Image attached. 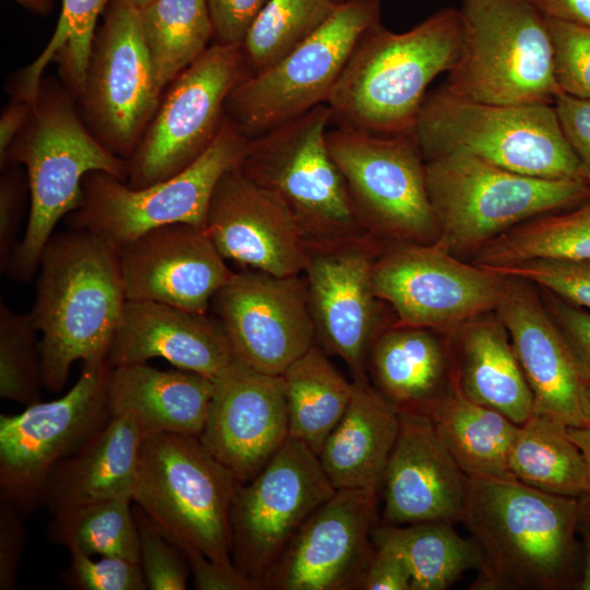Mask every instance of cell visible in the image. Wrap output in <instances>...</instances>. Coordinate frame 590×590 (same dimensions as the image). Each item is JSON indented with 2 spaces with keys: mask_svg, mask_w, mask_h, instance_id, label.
Here are the masks:
<instances>
[{
  "mask_svg": "<svg viewBox=\"0 0 590 590\" xmlns=\"http://www.w3.org/2000/svg\"><path fill=\"white\" fill-rule=\"evenodd\" d=\"M579 498L515 477L469 479L461 521L482 553L474 590H554L570 586Z\"/></svg>",
  "mask_w": 590,
  "mask_h": 590,
  "instance_id": "cell-1",
  "label": "cell"
},
{
  "mask_svg": "<svg viewBox=\"0 0 590 590\" xmlns=\"http://www.w3.org/2000/svg\"><path fill=\"white\" fill-rule=\"evenodd\" d=\"M38 269L30 314L42 333L44 388L59 392L74 362L107 359L127 298L116 249L86 231L52 235Z\"/></svg>",
  "mask_w": 590,
  "mask_h": 590,
  "instance_id": "cell-2",
  "label": "cell"
},
{
  "mask_svg": "<svg viewBox=\"0 0 590 590\" xmlns=\"http://www.w3.org/2000/svg\"><path fill=\"white\" fill-rule=\"evenodd\" d=\"M73 101L63 84L43 79L27 123L0 160L1 168L23 165L28 184L25 232L5 270L20 282H28L38 270L57 223L80 208L88 173L105 172L125 182L128 179V161L96 139Z\"/></svg>",
  "mask_w": 590,
  "mask_h": 590,
  "instance_id": "cell-3",
  "label": "cell"
},
{
  "mask_svg": "<svg viewBox=\"0 0 590 590\" xmlns=\"http://www.w3.org/2000/svg\"><path fill=\"white\" fill-rule=\"evenodd\" d=\"M460 9H441L406 32L380 23L361 37L327 102L332 119L377 134L413 132L429 83L455 66Z\"/></svg>",
  "mask_w": 590,
  "mask_h": 590,
  "instance_id": "cell-4",
  "label": "cell"
},
{
  "mask_svg": "<svg viewBox=\"0 0 590 590\" xmlns=\"http://www.w3.org/2000/svg\"><path fill=\"white\" fill-rule=\"evenodd\" d=\"M413 133L426 161L464 153L521 175L590 182L553 104L479 103L441 86L426 95Z\"/></svg>",
  "mask_w": 590,
  "mask_h": 590,
  "instance_id": "cell-5",
  "label": "cell"
},
{
  "mask_svg": "<svg viewBox=\"0 0 590 590\" xmlns=\"http://www.w3.org/2000/svg\"><path fill=\"white\" fill-rule=\"evenodd\" d=\"M457 61L442 87L468 101L554 104L553 46L530 0H463Z\"/></svg>",
  "mask_w": 590,
  "mask_h": 590,
  "instance_id": "cell-6",
  "label": "cell"
},
{
  "mask_svg": "<svg viewBox=\"0 0 590 590\" xmlns=\"http://www.w3.org/2000/svg\"><path fill=\"white\" fill-rule=\"evenodd\" d=\"M425 173L435 243L450 252L477 250L521 223L590 199V182L521 175L464 153L429 158Z\"/></svg>",
  "mask_w": 590,
  "mask_h": 590,
  "instance_id": "cell-7",
  "label": "cell"
},
{
  "mask_svg": "<svg viewBox=\"0 0 590 590\" xmlns=\"http://www.w3.org/2000/svg\"><path fill=\"white\" fill-rule=\"evenodd\" d=\"M332 110L321 104L249 139L240 168L290 211L309 247L367 234L328 148Z\"/></svg>",
  "mask_w": 590,
  "mask_h": 590,
  "instance_id": "cell-8",
  "label": "cell"
},
{
  "mask_svg": "<svg viewBox=\"0 0 590 590\" xmlns=\"http://www.w3.org/2000/svg\"><path fill=\"white\" fill-rule=\"evenodd\" d=\"M238 483L199 437L158 433L141 442L132 500L178 546L231 565V509Z\"/></svg>",
  "mask_w": 590,
  "mask_h": 590,
  "instance_id": "cell-9",
  "label": "cell"
},
{
  "mask_svg": "<svg viewBox=\"0 0 590 590\" xmlns=\"http://www.w3.org/2000/svg\"><path fill=\"white\" fill-rule=\"evenodd\" d=\"M249 139L225 115L209 148L165 180L135 189L108 173H88L82 184V203L68 215L69 227L92 233L115 249L168 224L204 227L219 180L240 164Z\"/></svg>",
  "mask_w": 590,
  "mask_h": 590,
  "instance_id": "cell-10",
  "label": "cell"
},
{
  "mask_svg": "<svg viewBox=\"0 0 590 590\" xmlns=\"http://www.w3.org/2000/svg\"><path fill=\"white\" fill-rule=\"evenodd\" d=\"M327 142L367 235L379 243L437 240L425 158L413 132L377 134L339 125L328 130Z\"/></svg>",
  "mask_w": 590,
  "mask_h": 590,
  "instance_id": "cell-11",
  "label": "cell"
},
{
  "mask_svg": "<svg viewBox=\"0 0 590 590\" xmlns=\"http://www.w3.org/2000/svg\"><path fill=\"white\" fill-rule=\"evenodd\" d=\"M381 22V0H345L304 43L244 79L225 114L249 138L327 104L364 33Z\"/></svg>",
  "mask_w": 590,
  "mask_h": 590,
  "instance_id": "cell-12",
  "label": "cell"
},
{
  "mask_svg": "<svg viewBox=\"0 0 590 590\" xmlns=\"http://www.w3.org/2000/svg\"><path fill=\"white\" fill-rule=\"evenodd\" d=\"M108 361L83 364L62 397L0 415V497L23 516L40 505L54 468L76 452L109 421Z\"/></svg>",
  "mask_w": 590,
  "mask_h": 590,
  "instance_id": "cell-13",
  "label": "cell"
},
{
  "mask_svg": "<svg viewBox=\"0 0 590 590\" xmlns=\"http://www.w3.org/2000/svg\"><path fill=\"white\" fill-rule=\"evenodd\" d=\"M248 75L240 46L211 45L170 83L128 160L126 184L143 188L192 164L215 139L231 92Z\"/></svg>",
  "mask_w": 590,
  "mask_h": 590,
  "instance_id": "cell-14",
  "label": "cell"
},
{
  "mask_svg": "<svg viewBox=\"0 0 590 590\" xmlns=\"http://www.w3.org/2000/svg\"><path fill=\"white\" fill-rule=\"evenodd\" d=\"M139 9L110 0L96 31L81 101L86 126L113 154L129 160L162 101Z\"/></svg>",
  "mask_w": 590,
  "mask_h": 590,
  "instance_id": "cell-15",
  "label": "cell"
},
{
  "mask_svg": "<svg viewBox=\"0 0 590 590\" xmlns=\"http://www.w3.org/2000/svg\"><path fill=\"white\" fill-rule=\"evenodd\" d=\"M335 491L318 456L290 437L256 476L238 483L231 556L256 590L304 521Z\"/></svg>",
  "mask_w": 590,
  "mask_h": 590,
  "instance_id": "cell-16",
  "label": "cell"
},
{
  "mask_svg": "<svg viewBox=\"0 0 590 590\" xmlns=\"http://www.w3.org/2000/svg\"><path fill=\"white\" fill-rule=\"evenodd\" d=\"M508 279L456 259L437 243H397L373 267L377 297L398 323L450 330L496 309Z\"/></svg>",
  "mask_w": 590,
  "mask_h": 590,
  "instance_id": "cell-17",
  "label": "cell"
},
{
  "mask_svg": "<svg viewBox=\"0 0 590 590\" xmlns=\"http://www.w3.org/2000/svg\"><path fill=\"white\" fill-rule=\"evenodd\" d=\"M211 309L236 356L261 373L282 375L316 344L304 274L233 271Z\"/></svg>",
  "mask_w": 590,
  "mask_h": 590,
  "instance_id": "cell-18",
  "label": "cell"
},
{
  "mask_svg": "<svg viewBox=\"0 0 590 590\" xmlns=\"http://www.w3.org/2000/svg\"><path fill=\"white\" fill-rule=\"evenodd\" d=\"M381 251L369 235L309 247L304 276L316 339L339 356L353 381H368L367 359L376 337L386 328L374 290L373 267Z\"/></svg>",
  "mask_w": 590,
  "mask_h": 590,
  "instance_id": "cell-19",
  "label": "cell"
},
{
  "mask_svg": "<svg viewBox=\"0 0 590 590\" xmlns=\"http://www.w3.org/2000/svg\"><path fill=\"white\" fill-rule=\"evenodd\" d=\"M376 520L377 493L335 491L299 527L261 589H357L374 551Z\"/></svg>",
  "mask_w": 590,
  "mask_h": 590,
  "instance_id": "cell-20",
  "label": "cell"
},
{
  "mask_svg": "<svg viewBox=\"0 0 590 590\" xmlns=\"http://www.w3.org/2000/svg\"><path fill=\"white\" fill-rule=\"evenodd\" d=\"M199 439L239 483L250 481L288 439L282 376L256 370L236 357L213 380Z\"/></svg>",
  "mask_w": 590,
  "mask_h": 590,
  "instance_id": "cell-21",
  "label": "cell"
},
{
  "mask_svg": "<svg viewBox=\"0 0 590 590\" xmlns=\"http://www.w3.org/2000/svg\"><path fill=\"white\" fill-rule=\"evenodd\" d=\"M127 300L208 314L233 271L204 227L174 223L116 248Z\"/></svg>",
  "mask_w": 590,
  "mask_h": 590,
  "instance_id": "cell-22",
  "label": "cell"
},
{
  "mask_svg": "<svg viewBox=\"0 0 590 590\" xmlns=\"http://www.w3.org/2000/svg\"><path fill=\"white\" fill-rule=\"evenodd\" d=\"M204 229L226 261L278 276L303 274L309 246L285 205L240 164L219 180Z\"/></svg>",
  "mask_w": 590,
  "mask_h": 590,
  "instance_id": "cell-23",
  "label": "cell"
},
{
  "mask_svg": "<svg viewBox=\"0 0 590 590\" xmlns=\"http://www.w3.org/2000/svg\"><path fill=\"white\" fill-rule=\"evenodd\" d=\"M399 430L387 461L382 523L461 520L468 477L440 439L428 414L399 412Z\"/></svg>",
  "mask_w": 590,
  "mask_h": 590,
  "instance_id": "cell-24",
  "label": "cell"
},
{
  "mask_svg": "<svg viewBox=\"0 0 590 590\" xmlns=\"http://www.w3.org/2000/svg\"><path fill=\"white\" fill-rule=\"evenodd\" d=\"M496 307L533 396L534 410L586 427L585 371L552 315L526 281L507 278Z\"/></svg>",
  "mask_w": 590,
  "mask_h": 590,
  "instance_id": "cell-25",
  "label": "cell"
},
{
  "mask_svg": "<svg viewBox=\"0 0 590 590\" xmlns=\"http://www.w3.org/2000/svg\"><path fill=\"white\" fill-rule=\"evenodd\" d=\"M236 357L214 316L153 300H127L107 361L119 366L163 358L213 380Z\"/></svg>",
  "mask_w": 590,
  "mask_h": 590,
  "instance_id": "cell-26",
  "label": "cell"
},
{
  "mask_svg": "<svg viewBox=\"0 0 590 590\" xmlns=\"http://www.w3.org/2000/svg\"><path fill=\"white\" fill-rule=\"evenodd\" d=\"M143 438L131 415L111 414L93 438L54 468L40 505L56 516L101 500L132 499Z\"/></svg>",
  "mask_w": 590,
  "mask_h": 590,
  "instance_id": "cell-27",
  "label": "cell"
},
{
  "mask_svg": "<svg viewBox=\"0 0 590 590\" xmlns=\"http://www.w3.org/2000/svg\"><path fill=\"white\" fill-rule=\"evenodd\" d=\"M213 390V381L198 373L161 370L146 363L113 366L107 382L110 413L131 415L144 437L158 433L199 437Z\"/></svg>",
  "mask_w": 590,
  "mask_h": 590,
  "instance_id": "cell-28",
  "label": "cell"
},
{
  "mask_svg": "<svg viewBox=\"0 0 590 590\" xmlns=\"http://www.w3.org/2000/svg\"><path fill=\"white\" fill-rule=\"evenodd\" d=\"M399 422V411L368 381H354L351 402L318 453L337 491L378 493Z\"/></svg>",
  "mask_w": 590,
  "mask_h": 590,
  "instance_id": "cell-29",
  "label": "cell"
},
{
  "mask_svg": "<svg viewBox=\"0 0 590 590\" xmlns=\"http://www.w3.org/2000/svg\"><path fill=\"white\" fill-rule=\"evenodd\" d=\"M368 370L374 388L399 412L429 414L455 389L449 353L428 328L386 327L370 346Z\"/></svg>",
  "mask_w": 590,
  "mask_h": 590,
  "instance_id": "cell-30",
  "label": "cell"
},
{
  "mask_svg": "<svg viewBox=\"0 0 590 590\" xmlns=\"http://www.w3.org/2000/svg\"><path fill=\"white\" fill-rule=\"evenodd\" d=\"M453 384L467 399L518 425L534 411L532 392L499 318L476 317L462 324Z\"/></svg>",
  "mask_w": 590,
  "mask_h": 590,
  "instance_id": "cell-31",
  "label": "cell"
},
{
  "mask_svg": "<svg viewBox=\"0 0 590 590\" xmlns=\"http://www.w3.org/2000/svg\"><path fill=\"white\" fill-rule=\"evenodd\" d=\"M428 415L467 477H514L508 458L518 424L497 410L467 399L456 388Z\"/></svg>",
  "mask_w": 590,
  "mask_h": 590,
  "instance_id": "cell-32",
  "label": "cell"
},
{
  "mask_svg": "<svg viewBox=\"0 0 590 590\" xmlns=\"http://www.w3.org/2000/svg\"><path fill=\"white\" fill-rule=\"evenodd\" d=\"M568 427L556 417L534 410L518 426L509 452L512 476L551 494L575 498L590 495L589 468Z\"/></svg>",
  "mask_w": 590,
  "mask_h": 590,
  "instance_id": "cell-33",
  "label": "cell"
},
{
  "mask_svg": "<svg viewBox=\"0 0 590 590\" xmlns=\"http://www.w3.org/2000/svg\"><path fill=\"white\" fill-rule=\"evenodd\" d=\"M281 376L288 437L305 444L318 456L351 402L354 381H349L316 344Z\"/></svg>",
  "mask_w": 590,
  "mask_h": 590,
  "instance_id": "cell-34",
  "label": "cell"
},
{
  "mask_svg": "<svg viewBox=\"0 0 590 590\" xmlns=\"http://www.w3.org/2000/svg\"><path fill=\"white\" fill-rule=\"evenodd\" d=\"M451 523L376 524L371 542L388 546L404 560L411 590H445L467 570H479L483 560L476 542L458 534Z\"/></svg>",
  "mask_w": 590,
  "mask_h": 590,
  "instance_id": "cell-35",
  "label": "cell"
},
{
  "mask_svg": "<svg viewBox=\"0 0 590 590\" xmlns=\"http://www.w3.org/2000/svg\"><path fill=\"white\" fill-rule=\"evenodd\" d=\"M139 19L162 91L210 47L213 37L205 0H154L139 9Z\"/></svg>",
  "mask_w": 590,
  "mask_h": 590,
  "instance_id": "cell-36",
  "label": "cell"
},
{
  "mask_svg": "<svg viewBox=\"0 0 590 590\" xmlns=\"http://www.w3.org/2000/svg\"><path fill=\"white\" fill-rule=\"evenodd\" d=\"M476 251L475 264L483 267L538 259L590 261V199L568 212L521 223Z\"/></svg>",
  "mask_w": 590,
  "mask_h": 590,
  "instance_id": "cell-37",
  "label": "cell"
},
{
  "mask_svg": "<svg viewBox=\"0 0 590 590\" xmlns=\"http://www.w3.org/2000/svg\"><path fill=\"white\" fill-rule=\"evenodd\" d=\"M110 0H61L60 15L50 40L16 76L13 99L31 105L37 96L43 73L56 62L63 85L79 98L84 87L96 23Z\"/></svg>",
  "mask_w": 590,
  "mask_h": 590,
  "instance_id": "cell-38",
  "label": "cell"
},
{
  "mask_svg": "<svg viewBox=\"0 0 590 590\" xmlns=\"http://www.w3.org/2000/svg\"><path fill=\"white\" fill-rule=\"evenodd\" d=\"M130 498L87 504L54 516L50 541L88 556L121 557L140 563V545Z\"/></svg>",
  "mask_w": 590,
  "mask_h": 590,
  "instance_id": "cell-39",
  "label": "cell"
},
{
  "mask_svg": "<svg viewBox=\"0 0 590 590\" xmlns=\"http://www.w3.org/2000/svg\"><path fill=\"white\" fill-rule=\"evenodd\" d=\"M338 5L335 0H269L240 46L249 75L271 67L304 43Z\"/></svg>",
  "mask_w": 590,
  "mask_h": 590,
  "instance_id": "cell-40",
  "label": "cell"
},
{
  "mask_svg": "<svg viewBox=\"0 0 590 590\" xmlns=\"http://www.w3.org/2000/svg\"><path fill=\"white\" fill-rule=\"evenodd\" d=\"M38 329L32 315L0 304V396L31 405L40 401L43 385Z\"/></svg>",
  "mask_w": 590,
  "mask_h": 590,
  "instance_id": "cell-41",
  "label": "cell"
},
{
  "mask_svg": "<svg viewBox=\"0 0 590 590\" xmlns=\"http://www.w3.org/2000/svg\"><path fill=\"white\" fill-rule=\"evenodd\" d=\"M545 17V16H544ZM560 93L590 99V26L545 17Z\"/></svg>",
  "mask_w": 590,
  "mask_h": 590,
  "instance_id": "cell-42",
  "label": "cell"
},
{
  "mask_svg": "<svg viewBox=\"0 0 590 590\" xmlns=\"http://www.w3.org/2000/svg\"><path fill=\"white\" fill-rule=\"evenodd\" d=\"M133 517L139 534L140 565L148 589H186L189 566L181 550L138 505Z\"/></svg>",
  "mask_w": 590,
  "mask_h": 590,
  "instance_id": "cell-43",
  "label": "cell"
},
{
  "mask_svg": "<svg viewBox=\"0 0 590 590\" xmlns=\"http://www.w3.org/2000/svg\"><path fill=\"white\" fill-rule=\"evenodd\" d=\"M484 268L506 278L538 284L590 310V261L538 259Z\"/></svg>",
  "mask_w": 590,
  "mask_h": 590,
  "instance_id": "cell-44",
  "label": "cell"
},
{
  "mask_svg": "<svg viewBox=\"0 0 590 590\" xmlns=\"http://www.w3.org/2000/svg\"><path fill=\"white\" fill-rule=\"evenodd\" d=\"M69 566L60 574L68 587L76 590H145L148 585L140 563L121 557L92 556L70 551Z\"/></svg>",
  "mask_w": 590,
  "mask_h": 590,
  "instance_id": "cell-45",
  "label": "cell"
},
{
  "mask_svg": "<svg viewBox=\"0 0 590 590\" xmlns=\"http://www.w3.org/2000/svg\"><path fill=\"white\" fill-rule=\"evenodd\" d=\"M14 165L0 178V269L5 271L19 241L28 184L26 173Z\"/></svg>",
  "mask_w": 590,
  "mask_h": 590,
  "instance_id": "cell-46",
  "label": "cell"
},
{
  "mask_svg": "<svg viewBox=\"0 0 590 590\" xmlns=\"http://www.w3.org/2000/svg\"><path fill=\"white\" fill-rule=\"evenodd\" d=\"M216 44L241 46L269 0H205Z\"/></svg>",
  "mask_w": 590,
  "mask_h": 590,
  "instance_id": "cell-47",
  "label": "cell"
},
{
  "mask_svg": "<svg viewBox=\"0 0 590 590\" xmlns=\"http://www.w3.org/2000/svg\"><path fill=\"white\" fill-rule=\"evenodd\" d=\"M22 515L0 497V589L12 590L16 586L20 559L25 541Z\"/></svg>",
  "mask_w": 590,
  "mask_h": 590,
  "instance_id": "cell-48",
  "label": "cell"
},
{
  "mask_svg": "<svg viewBox=\"0 0 590 590\" xmlns=\"http://www.w3.org/2000/svg\"><path fill=\"white\" fill-rule=\"evenodd\" d=\"M178 547L187 558L196 589L256 590L255 585L246 578L234 564L225 565L214 562L203 553L190 546L184 545Z\"/></svg>",
  "mask_w": 590,
  "mask_h": 590,
  "instance_id": "cell-49",
  "label": "cell"
},
{
  "mask_svg": "<svg viewBox=\"0 0 590 590\" xmlns=\"http://www.w3.org/2000/svg\"><path fill=\"white\" fill-rule=\"evenodd\" d=\"M553 105L569 144L590 176V99L559 93Z\"/></svg>",
  "mask_w": 590,
  "mask_h": 590,
  "instance_id": "cell-50",
  "label": "cell"
},
{
  "mask_svg": "<svg viewBox=\"0 0 590 590\" xmlns=\"http://www.w3.org/2000/svg\"><path fill=\"white\" fill-rule=\"evenodd\" d=\"M548 309L583 371L590 376V310L558 296L548 299Z\"/></svg>",
  "mask_w": 590,
  "mask_h": 590,
  "instance_id": "cell-51",
  "label": "cell"
},
{
  "mask_svg": "<svg viewBox=\"0 0 590 590\" xmlns=\"http://www.w3.org/2000/svg\"><path fill=\"white\" fill-rule=\"evenodd\" d=\"M373 546L357 589L411 590V575L404 560L388 546Z\"/></svg>",
  "mask_w": 590,
  "mask_h": 590,
  "instance_id": "cell-52",
  "label": "cell"
},
{
  "mask_svg": "<svg viewBox=\"0 0 590 590\" xmlns=\"http://www.w3.org/2000/svg\"><path fill=\"white\" fill-rule=\"evenodd\" d=\"M545 17L590 26V0H530Z\"/></svg>",
  "mask_w": 590,
  "mask_h": 590,
  "instance_id": "cell-53",
  "label": "cell"
},
{
  "mask_svg": "<svg viewBox=\"0 0 590 590\" xmlns=\"http://www.w3.org/2000/svg\"><path fill=\"white\" fill-rule=\"evenodd\" d=\"M31 111L30 103L15 99L3 109L0 118V160L4 157L14 139L27 123Z\"/></svg>",
  "mask_w": 590,
  "mask_h": 590,
  "instance_id": "cell-54",
  "label": "cell"
},
{
  "mask_svg": "<svg viewBox=\"0 0 590 590\" xmlns=\"http://www.w3.org/2000/svg\"><path fill=\"white\" fill-rule=\"evenodd\" d=\"M577 533L583 543V567L578 589L590 590V495L579 498Z\"/></svg>",
  "mask_w": 590,
  "mask_h": 590,
  "instance_id": "cell-55",
  "label": "cell"
},
{
  "mask_svg": "<svg viewBox=\"0 0 590 590\" xmlns=\"http://www.w3.org/2000/svg\"><path fill=\"white\" fill-rule=\"evenodd\" d=\"M573 440L581 449L590 473V429L587 427H568Z\"/></svg>",
  "mask_w": 590,
  "mask_h": 590,
  "instance_id": "cell-56",
  "label": "cell"
},
{
  "mask_svg": "<svg viewBox=\"0 0 590 590\" xmlns=\"http://www.w3.org/2000/svg\"><path fill=\"white\" fill-rule=\"evenodd\" d=\"M37 15H48L54 9V0H12Z\"/></svg>",
  "mask_w": 590,
  "mask_h": 590,
  "instance_id": "cell-57",
  "label": "cell"
},
{
  "mask_svg": "<svg viewBox=\"0 0 590 590\" xmlns=\"http://www.w3.org/2000/svg\"><path fill=\"white\" fill-rule=\"evenodd\" d=\"M582 408L586 427L590 429V376L586 373Z\"/></svg>",
  "mask_w": 590,
  "mask_h": 590,
  "instance_id": "cell-58",
  "label": "cell"
},
{
  "mask_svg": "<svg viewBox=\"0 0 590 590\" xmlns=\"http://www.w3.org/2000/svg\"><path fill=\"white\" fill-rule=\"evenodd\" d=\"M154 0H130V2L135 5L138 9L149 4L150 2H152Z\"/></svg>",
  "mask_w": 590,
  "mask_h": 590,
  "instance_id": "cell-59",
  "label": "cell"
},
{
  "mask_svg": "<svg viewBox=\"0 0 590 590\" xmlns=\"http://www.w3.org/2000/svg\"><path fill=\"white\" fill-rule=\"evenodd\" d=\"M335 1H337L338 3H341V2H343V1H345V0H335Z\"/></svg>",
  "mask_w": 590,
  "mask_h": 590,
  "instance_id": "cell-60",
  "label": "cell"
}]
</instances>
